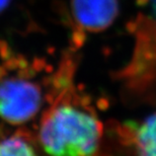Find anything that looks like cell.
I'll return each mask as SVG.
<instances>
[{
	"label": "cell",
	"mask_w": 156,
	"mask_h": 156,
	"mask_svg": "<svg viewBox=\"0 0 156 156\" xmlns=\"http://www.w3.org/2000/svg\"><path fill=\"white\" fill-rule=\"evenodd\" d=\"M73 17L84 30L98 33L112 26L119 13L118 0H72Z\"/></svg>",
	"instance_id": "cell-3"
},
{
	"label": "cell",
	"mask_w": 156,
	"mask_h": 156,
	"mask_svg": "<svg viewBox=\"0 0 156 156\" xmlns=\"http://www.w3.org/2000/svg\"><path fill=\"white\" fill-rule=\"evenodd\" d=\"M9 2H10V0H0V12L7 7Z\"/></svg>",
	"instance_id": "cell-6"
},
{
	"label": "cell",
	"mask_w": 156,
	"mask_h": 156,
	"mask_svg": "<svg viewBox=\"0 0 156 156\" xmlns=\"http://www.w3.org/2000/svg\"><path fill=\"white\" fill-rule=\"evenodd\" d=\"M131 156H156V113L136 123L125 125Z\"/></svg>",
	"instance_id": "cell-4"
},
{
	"label": "cell",
	"mask_w": 156,
	"mask_h": 156,
	"mask_svg": "<svg viewBox=\"0 0 156 156\" xmlns=\"http://www.w3.org/2000/svg\"><path fill=\"white\" fill-rule=\"evenodd\" d=\"M0 156H37L32 144L18 135L0 139Z\"/></svg>",
	"instance_id": "cell-5"
},
{
	"label": "cell",
	"mask_w": 156,
	"mask_h": 156,
	"mask_svg": "<svg viewBox=\"0 0 156 156\" xmlns=\"http://www.w3.org/2000/svg\"><path fill=\"white\" fill-rule=\"evenodd\" d=\"M43 104L39 83L23 76L0 79V118L8 124H23L36 116Z\"/></svg>",
	"instance_id": "cell-2"
},
{
	"label": "cell",
	"mask_w": 156,
	"mask_h": 156,
	"mask_svg": "<svg viewBox=\"0 0 156 156\" xmlns=\"http://www.w3.org/2000/svg\"><path fill=\"white\" fill-rule=\"evenodd\" d=\"M104 128L94 114L79 105L62 102L43 117L39 139L50 156H93Z\"/></svg>",
	"instance_id": "cell-1"
}]
</instances>
